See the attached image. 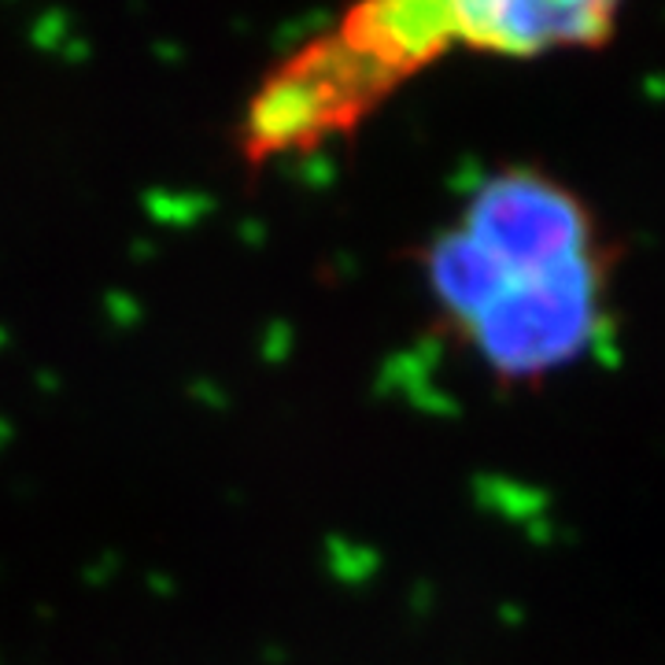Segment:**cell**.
<instances>
[{"mask_svg":"<svg viewBox=\"0 0 665 665\" xmlns=\"http://www.w3.org/2000/svg\"><path fill=\"white\" fill-rule=\"evenodd\" d=\"M621 0H363L318 60L285 66L252 104V164L318 145L382 93L448 49L544 56L588 49L610 34Z\"/></svg>","mask_w":665,"mask_h":665,"instance_id":"2","label":"cell"},{"mask_svg":"<svg viewBox=\"0 0 665 665\" xmlns=\"http://www.w3.org/2000/svg\"><path fill=\"white\" fill-rule=\"evenodd\" d=\"M425 292L492 385L540 388L614 329V255L584 200L540 170H499L430 241Z\"/></svg>","mask_w":665,"mask_h":665,"instance_id":"1","label":"cell"}]
</instances>
